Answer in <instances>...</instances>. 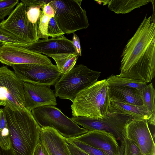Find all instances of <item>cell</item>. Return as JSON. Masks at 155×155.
<instances>
[{
	"label": "cell",
	"instance_id": "1",
	"mask_svg": "<svg viewBox=\"0 0 155 155\" xmlns=\"http://www.w3.org/2000/svg\"><path fill=\"white\" fill-rule=\"evenodd\" d=\"M120 76L150 82L155 76V17L146 15L121 55Z\"/></svg>",
	"mask_w": 155,
	"mask_h": 155
},
{
	"label": "cell",
	"instance_id": "2",
	"mask_svg": "<svg viewBox=\"0 0 155 155\" xmlns=\"http://www.w3.org/2000/svg\"><path fill=\"white\" fill-rule=\"evenodd\" d=\"M9 131L11 149L16 155H33L40 141L41 127L31 112L3 108Z\"/></svg>",
	"mask_w": 155,
	"mask_h": 155
},
{
	"label": "cell",
	"instance_id": "3",
	"mask_svg": "<svg viewBox=\"0 0 155 155\" xmlns=\"http://www.w3.org/2000/svg\"><path fill=\"white\" fill-rule=\"evenodd\" d=\"M110 100L106 79L98 81L76 97L71 105L72 115L102 119L108 112Z\"/></svg>",
	"mask_w": 155,
	"mask_h": 155
},
{
	"label": "cell",
	"instance_id": "4",
	"mask_svg": "<svg viewBox=\"0 0 155 155\" xmlns=\"http://www.w3.org/2000/svg\"><path fill=\"white\" fill-rule=\"evenodd\" d=\"M101 73L82 64L75 65L68 72L61 74L54 84L55 94L73 102L80 92L98 81Z\"/></svg>",
	"mask_w": 155,
	"mask_h": 155
},
{
	"label": "cell",
	"instance_id": "5",
	"mask_svg": "<svg viewBox=\"0 0 155 155\" xmlns=\"http://www.w3.org/2000/svg\"><path fill=\"white\" fill-rule=\"evenodd\" d=\"M82 0H54L49 3L55 11L54 17L61 30L68 35L87 28L89 26Z\"/></svg>",
	"mask_w": 155,
	"mask_h": 155
},
{
	"label": "cell",
	"instance_id": "6",
	"mask_svg": "<svg viewBox=\"0 0 155 155\" xmlns=\"http://www.w3.org/2000/svg\"><path fill=\"white\" fill-rule=\"evenodd\" d=\"M31 113L41 128L52 127L66 139L74 138L88 131L54 106L41 107L33 110Z\"/></svg>",
	"mask_w": 155,
	"mask_h": 155
},
{
	"label": "cell",
	"instance_id": "7",
	"mask_svg": "<svg viewBox=\"0 0 155 155\" xmlns=\"http://www.w3.org/2000/svg\"><path fill=\"white\" fill-rule=\"evenodd\" d=\"M0 102L12 110L25 108L23 82L6 66L0 67Z\"/></svg>",
	"mask_w": 155,
	"mask_h": 155
},
{
	"label": "cell",
	"instance_id": "8",
	"mask_svg": "<svg viewBox=\"0 0 155 155\" xmlns=\"http://www.w3.org/2000/svg\"><path fill=\"white\" fill-rule=\"evenodd\" d=\"M28 6L22 2L18 4L8 17L0 23L1 26L30 46L37 41L38 23L30 22L27 16Z\"/></svg>",
	"mask_w": 155,
	"mask_h": 155
},
{
	"label": "cell",
	"instance_id": "9",
	"mask_svg": "<svg viewBox=\"0 0 155 155\" xmlns=\"http://www.w3.org/2000/svg\"><path fill=\"white\" fill-rule=\"evenodd\" d=\"M71 119L77 124L81 126L88 131H104L112 134L120 141L123 139L125 126L134 119L127 115L111 113L108 112L105 116L101 119L80 116H73Z\"/></svg>",
	"mask_w": 155,
	"mask_h": 155
},
{
	"label": "cell",
	"instance_id": "10",
	"mask_svg": "<svg viewBox=\"0 0 155 155\" xmlns=\"http://www.w3.org/2000/svg\"><path fill=\"white\" fill-rule=\"evenodd\" d=\"M14 72L23 82L54 85L61 74L56 65L48 64H13Z\"/></svg>",
	"mask_w": 155,
	"mask_h": 155
},
{
	"label": "cell",
	"instance_id": "11",
	"mask_svg": "<svg viewBox=\"0 0 155 155\" xmlns=\"http://www.w3.org/2000/svg\"><path fill=\"white\" fill-rule=\"evenodd\" d=\"M147 120L133 119L125 126L123 135L137 146L141 155H155V145Z\"/></svg>",
	"mask_w": 155,
	"mask_h": 155
},
{
	"label": "cell",
	"instance_id": "12",
	"mask_svg": "<svg viewBox=\"0 0 155 155\" xmlns=\"http://www.w3.org/2000/svg\"><path fill=\"white\" fill-rule=\"evenodd\" d=\"M0 62L10 66L13 64L51 63L46 56L26 48L5 44L0 47Z\"/></svg>",
	"mask_w": 155,
	"mask_h": 155
},
{
	"label": "cell",
	"instance_id": "13",
	"mask_svg": "<svg viewBox=\"0 0 155 155\" xmlns=\"http://www.w3.org/2000/svg\"><path fill=\"white\" fill-rule=\"evenodd\" d=\"M25 108L33 110L46 105L57 104L56 97L50 85H41L23 82Z\"/></svg>",
	"mask_w": 155,
	"mask_h": 155
},
{
	"label": "cell",
	"instance_id": "14",
	"mask_svg": "<svg viewBox=\"0 0 155 155\" xmlns=\"http://www.w3.org/2000/svg\"><path fill=\"white\" fill-rule=\"evenodd\" d=\"M74 139L108 155H117L119 148L116 138L112 134L103 131H88Z\"/></svg>",
	"mask_w": 155,
	"mask_h": 155
},
{
	"label": "cell",
	"instance_id": "15",
	"mask_svg": "<svg viewBox=\"0 0 155 155\" xmlns=\"http://www.w3.org/2000/svg\"><path fill=\"white\" fill-rule=\"evenodd\" d=\"M27 49L48 57L53 54L75 53L72 41L64 35L48 39H39Z\"/></svg>",
	"mask_w": 155,
	"mask_h": 155
},
{
	"label": "cell",
	"instance_id": "16",
	"mask_svg": "<svg viewBox=\"0 0 155 155\" xmlns=\"http://www.w3.org/2000/svg\"><path fill=\"white\" fill-rule=\"evenodd\" d=\"M40 140L49 155H71L66 138L52 127L41 128Z\"/></svg>",
	"mask_w": 155,
	"mask_h": 155
},
{
	"label": "cell",
	"instance_id": "17",
	"mask_svg": "<svg viewBox=\"0 0 155 155\" xmlns=\"http://www.w3.org/2000/svg\"><path fill=\"white\" fill-rule=\"evenodd\" d=\"M108 112L129 116L136 120H146L151 118L152 114L143 106H138L122 102L110 98Z\"/></svg>",
	"mask_w": 155,
	"mask_h": 155
},
{
	"label": "cell",
	"instance_id": "18",
	"mask_svg": "<svg viewBox=\"0 0 155 155\" xmlns=\"http://www.w3.org/2000/svg\"><path fill=\"white\" fill-rule=\"evenodd\" d=\"M138 90L134 88L116 86H109L110 98L132 105H143Z\"/></svg>",
	"mask_w": 155,
	"mask_h": 155
},
{
	"label": "cell",
	"instance_id": "19",
	"mask_svg": "<svg viewBox=\"0 0 155 155\" xmlns=\"http://www.w3.org/2000/svg\"><path fill=\"white\" fill-rule=\"evenodd\" d=\"M152 0H107L109 9L116 14H126L148 4Z\"/></svg>",
	"mask_w": 155,
	"mask_h": 155
},
{
	"label": "cell",
	"instance_id": "20",
	"mask_svg": "<svg viewBox=\"0 0 155 155\" xmlns=\"http://www.w3.org/2000/svg\"><path fill=\"white\" fill-rule=\"evenodd\" d=\"M138 94L141 97L143 105L152 114L151 118L147 121L150 124L155 126V90L152 83L146 85L142 89L138 90Z\"/></svg>",
	"mask_w": 155,
	"mask_h": 155
},
{
	"label": "cell",
	"instance_id": "21",
	"mask_svg": "<svg viewBox=\"0 0 155 155\" xmlns=\"http://www.w3.org/2000/svg\"><path fill=\"white\" fill-rule=\"evenodd\" d=\"M79 55L76 53H64L53 54L49 57L55 61L62 74L70 71L75 66Z\"/></svg>",
	"mask_w": 155,
	"mask_h": 155
},
{
	"label": "cell",
	"instance_id": "22",
	"mask_svg": "<svg viewBox=\"0 0 155 155\" xmlns=\"http://www.w3.org/2000/svg\"><path fill=\"white\" fill-rule=\"evenodd\" d=\"M109 86H116L130 88L137 90L142 89L147 85L142 81L112 75L106 79Z\"/></svg>",
	"mask_w": 155,
	"mask_h": 155
},
{
	"label": "cell",
	"instance_id": "23",
	"mask_svg": "<svg viewBox=\"0 0 155 155\" xmlns=\"http://www.w3.org/2000/svg\"><path fill=\"white\" fill-rule=\"evenodd\" d=\"M0 146L6 150L11 148L9 131L3 108L0 109Z\"/></svg>",
	"mask_w": 155,
	"mask_h": 155
},
{
	"label": "cell",
	"instance_id": "24",
	"mask_svg": "<svg viewBox=\"0 0 155 155\" xmlns=\"http://www.w3.org/2000/svg\"><path fill=\"white\" fill-rule=\"evenodd\" d=\"M0 41L6 45L27 48L29 46L25 42L18 39L3 28L0 25Z\"/></svg>",
	"mask_w": 155,
	"mask_h": 155
},
{
	"label": "cell",
	"instance_id": "25",
	"mask_svg": "<svg viewBox=\"0 0 155 155\" xmlns=\"http://www.w3.org/2000/svg\"><path fill=\"white\" fill-rule=\"evenodd\" d=\"M120 141L123 149V155H141L139 149L133 141L125 136Z\"/></svg>",
	"mask_w": 155,
	"mask_h": 155
},
{
	"label": "cell",
	"instance_id": "26",
	"mask_svg": "<svg viewBox=\"0 0 155 155\" xmlns=\"http://www.w3.org/2000/svg\"><path fill=\"white\" fill-rule=\"evenodd\" d=\"M50 18L44 15L41 11L40 18L38 21L37 37L38 39H48V28Z\"/></svg>",
	"mask_w": 155,
	"mask_h": 155
},
{
	"label": "cell",
	"instance_id": "27",
	"mask_svg": "<svg viewBox=\"0 0 155 155\" xmlns=\"http://www.w3.org/2000/svg\"><path fill=\"white\" fill-rule=\"evenodd\" d=\"M18 0H0V20L9 15L18 3Z\"/></svg>",
	"mask_w": 155,
	"mask_h": 155
},
{
	"label": "cell",
	"instance_id": "28",
	"mask_svg": "<svg viewBox=\"0 0 155 155\" xmlns=\"http://www.w3.org/2000/svg\"><path fill=\"white\" fill-rule=\"evenodd\" d=\"M66 139L89 155H108L98 149L80 142L74 138Z\"/></svg>",
	"mask_w": 155,
	"mask_h": 155
},
{
	"label": "cell",
	"instance_id": "29",
	"mask_svg": "<svg viewBox=\"0 0 155 155\" xmlns=\"http://www.w3.org/2000/svg\"><path fill=\"white\" fill-rule=\"evenodd\" d=\"M43 5H40L27 7V16L30 22L34 24L38 23L41 11V8Z\"/></svg>",
	"mask_w": 155,
	"mask_h": 155
},
{
	"label": "cell",
	"instance_id": "30",
	"mask_svg": "<svg viewBox=\"0 0 155 155\" xmlns=\"http://www.w3.org/2000/svg\"><path fill=\"white\" fill-rule=\"evenodd\" d=\"M64 34L59 27L54 17L50 18L48 28V36L52 38L61 37Z\"/></svg>",
	"mask_w": 155,
	"mask_h": 155
},
{
	"label": "cell",
	"instance_id": "31",
	"mask_svg": "<svg viewBox=\"0 0 155 155\" xmlns=\"http://www.w3.org/2000/svg\"><path fill=\"white\" fill-rule=\"evenodd\" d=\"M66 140L68 148L71 155H89L67 139Z\"/></svg>",
	"mask_w": 155,
	"mask_h": 155
},
{
	"label": "cell",
	"instance_id": "32",
	"mask_svg": "<svg viewBox=\"0 0 155 155\" xmlns=\"http://www.w3.org/2000/svg\"><path fill=\"white\" fill-rule=\"evenodd\" d=\"M73 34L72 41L75 53L78 54L79 56H81L82 55L81 49L79 38L76 34L74 33Z\"/></svg>",
	"mask_w": 155,
	"mask_h": 155
},
{
	"label": "cell",
	"instance_id": "33",
	"mask_svg": "<svg viewBox=\"0 0 155 155\" xmlns=\"http://www.w3.org/2000/svg\"><path fill=\"white\" fill-rule=\"evenodd\" d=\"M41 10L44 15L50 18L54 17L55 11L49 5V3L43 5L41 8Z\"/></svg>",
	"mask_w": 155,
	"mask_h": 155
},
{
	"label": "cell",
	"instance_id": "34",
	"mask_svg": "<svg viewBox=\"0 0 155 155\" xmlns=\"http://www.w3.org/2000/svg\"><path fill=\"white\" fill-rule=\"evenodd\" d=\"M33 155H49L43 144L39 141L34 150Z\"/></svg>",
	"mask_w": 155,
	"mask_h": 155
},
{
	"label": "cell",
	"instance_id": "35",
	"mask_svg": "<svg viewBox=\"0 0 155 155\" xmlns=\"http://www.w3.org/2000/svg\"><path fill=\"white\" fill-rule=\"evenodd\" d=\"M21 1L28 7H29L30 6H36L40 5H43L49 3L51 1L21 0Z\"/></svg>",
	"mask_w": 155,
	"mask_h": 155
},
{
	"label": "cell",
	"instance_id": "36",
	"mask_svg": "<svg viewBox=\"0 0 155 155\" xmlns=\"http://www.w3.org/2000/svg\"><path fill=\"white\" fill-rule=\"evenodd\" d=\"M0 155H16L14 151L11 149L6 150L0 146Z\"/></svg>",
	"mask_w": 155,
	"mask_h": 155
},
{
	"label": "cell",
	"instance_id": "37",
	"mask_svg": "<svg viewBox=\"0 0 155 155\" xmlns=\"http://www.w3.org/2000/svg\"><path fill=\"white\" fill-rule=\"evenodd\" d=\"M117 155H123V149L121 144L119 146V150Z\"/></svg>",
	"mask_w": 155,
	"mask_h": 155
},
{
	"label": "cell",
	"instance_id": "38",
	"mask_svg": "<svg viewBox=\"0 0 155 155\" xmlns=\"http://www.w3.org/2000/svg\"><path fill=\"white\" fill-rule=\"evenodd\" d=\"M5 44L0 41V47L3 46Z\"/></svg>",
	"mask_w": 155,
	"mask_h": 155
},
{
	"label": "cell",
	"instance_id": "39",
	"mask_svg": "<svg viewBox=\"0 0 155 155\" xmlns=\"http://www.w3.org/2000/svg\"><path fill=\"white\" fill-rule=\"evenodd\" d=\"M3 106L2 104L0 102V106Z\"/></svg>",
	"mask_w": 155,
	"mask_h": 155
}]
</instances>
